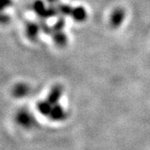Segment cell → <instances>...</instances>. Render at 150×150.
<instances>
[{"label":"cell","instance_id":"6da1fadb","mask_svg":"<svg viewBox=\"0 0 150 150\" xmlns=\"http://www.w3.org/2000/svg\"><path fill=\"white\" fill-rule=\"evenodd\" d=\"M66 117H67V113L59 104H56L53 106L50 114L48 116V118H51L53 121H63L66 118Z\"/></svg>","mask_w":150,"mask_h":150},{"label":"cell","instance_id":"7a4b0ae2","mask_svg":"<svg viewBox=\"0 0 150 150\" xmlns=\"http://www.w3.org/2000/svg\"><path fill=\"white\" fill-rule=\"evenodd\" d=\"M18 121L21 125L26 128H30L34 123V119L29 112L22 111L18 114Z\"/></svg>","mask_w":150,"mask_h":150},{"label":"cell","instance_id":"3957f363","mask_svg":"<svg viewBox=\"0 0 150 150\" xmlns=\"http://www.w3.org/2000/svg\"><path fill=\"white\" fill-rule=\"evenodd\" d=\"M63 93V89L60 86H56L54 88L51 90L49 95H48V98L46 99L51 105H56L59 103L60 97L62 96Z\"/></svg>","mask_w":150,"mask_h":150},{"label":"cell","instance_id":"277c9868","mask_svg":"<svg viewBox=\"0 0 150 150\" xmlns=\"http://www.w3.org/2000/svg\"><path fill=\"white\" fill-rule=\"evenodd\" d=\"M124 11L121 8H118L114 11L111 16V23L112 26H118L121 24L124 18Z\"/></svg>","mask_w":150,"mask_h":150},{"label":"cell","instance_id":"5b68a950","mask_svg":"<svg viewBox=\"0 0 150 150\" xmlns=\"http://www.w3.org/2000/svg\"><path fill=\"white\" fill-rule=\"evenodd\" d=\"M72 15L74 16V19H76L77 21H83L87 16V13L83 8H78L74 9V11L72 12Z\"/></svg>","mask_w":150,"mask_h":150},{"label":"cell","instance_id":"8992f818","mask_svg":"<svg viewBox=\"0 0 150 150\" xmlns=\"http://www.w3.org/2000/svg\"><path fill=\"white\" fill-rule=\"evenodd\" d=\"M28 87H25L24 85H19L16 88V90H15V93L18 97H23L25 96L28 93Z\"/></svg>","mask_w":150,"mask_h":150}]
</instances>
